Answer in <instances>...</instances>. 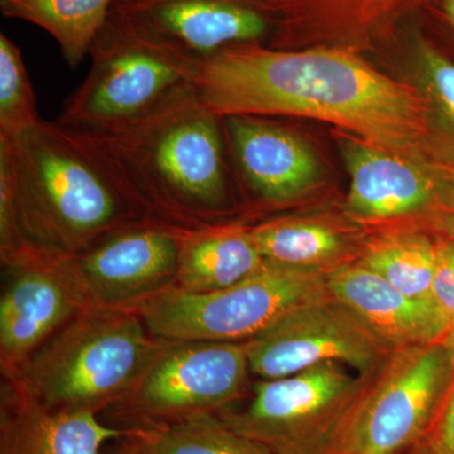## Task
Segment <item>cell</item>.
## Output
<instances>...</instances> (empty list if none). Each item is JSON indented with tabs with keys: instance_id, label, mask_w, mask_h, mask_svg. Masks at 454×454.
I'll list each match as a JSON object with an SVG mask.
<instances>
[{
	"instance_id": "obj_1",
	"label": "cell",
	"mask_w": 454,
	"mask_h": 454,
	"mask_svg": "<svg viewBox=\"0 0 454 454\" xmlns=\"http://www.w3.org/2000/svg\"><path fill=\"white\" fill-rule=\"evenodd\" d=\"M193 85L220 116L315 119L414 164L430 130L428 98L349 50L243 44L200 64Z\"/></svg>"
},
{
	"instance_id": "obj_2",
	"label": "cell",
	"mask_w": 454,
	"mask_h": 454,
	"mask_svg": "<svg viewBox=\"0 0 454 454\" xmlns=\"http://www.w3.org/2000/svg\"><path fill=\"white\" fill-rule=\"evenodd\" d=\"M62 128L145 219L192 231L219 226L234 206L223 118L193 82L118 127Z\"/></svg>"
},
{
	"instance_id": "obj_3",
	"label": "cell",
	"mask_w": 454,
	"mask_h": 454,
	"mask_svg": "<svg viewBox=\"0 0 454 454\" xmlns=\"http://www.w3.org/2000/svg\"><path fill=\"white\" fill-rule=\"evenodd\" d=\"M0 175L11 184L35 253L77 255L145 219L56 121L42 119L16 139H0Z\"/></svg>"
},
{
	"instance_id": "obj_4",
	"label": "cell",
	"mask_w": 454,
	"mask_h": 454,
	"mask_svg": "<svg viewBox=\"0 0 454 454\" xmlns=\"http://www.w3.org/2000/svg\"><path fill=\"white\" fill-rule=\"evenodd\" d=\"M160 342L136 309L86 307L27 361L14 380L50 411L98 414L127 395Z\"/></svg>"
},
{
	"instance_id": "obj_5",
	"label": "cell",
	"mask_w": 454,
	"mask_h": 454,
	"mask_svg": "<svg viewBox=\"0 0 454 454\" xmlns=\"http://www.w3.org/2000/svg\"><path fill=\"white\" fill-rule=\"evenodd\" d=\"M327 294L322 271L267 262L258 273L223 291L193 294L172 286L134 309L158 339L247 342Z\"/></svg>"
},
{
	"instance_id": "obj_6",
	"label": "cell",
	"mask_w": 454,
	"mask_h": 454,
	"mask_svg": "<svg viewBox=\"0 0 454 454\" xmlns=\"http://www.w3.org/2000/svg\"><path fill=\"white\" fill-rule=\"evenodd\" d=\"M372 378L340 364H321L260 381L247 405L217 414L274 454H328Z\"/></svg>"
},
{
	"instance_id": "obj_7",
	"label": "cell",
	"mask_w": 454,
	"mask_h": 454,
	"mask_svg": "<svg viewBox=\"0 0 454 454\" xmlns=\"http://www.w3.org/2000/svg\"><path fill=\"white\" fill-rule=\"evenodd\" d=\"M454 372L444 342L396 349L370 381L328 454H405L426 442Z\"/></svg>"
},
{
	"instance_id": "obj_8",
	"label": "cell",
	"mask_w": 454,
	"mask_h": 454,
	"mask_svg": "<svg viewBox=\"0 0 454 454\" xmlns=\"http://www.w3.org/2000/svg\"><path fill=\"white\" fill-rule=\"evenodd\" d=\"M88 76L57 122L80 130L118 127L195 82L199 65L107 20L90 50Z\"/></svg>"
},
{
	"instance_id": "obj_9",
	"label": "cell",
	"mask_w": 454,
	"mask_h": 454,
	"mask_svg": "<svg viewBox=\"0 0 454 454\" xmlns=\"http://www.w3.org/2000/svg\"><path fill=\"white\" fill-rule=\"evenodd\" d=\"M249 373L245 342L162 340L115 408L129 427L220 413L241 395Z\"/></svg>"
},
{
	"instance_id": "obj_10",
	"label": "cell",
	"mask_w": 454,
	"mask_h": 454,
	"mask_svg": "<svg viewBox=\"0 0 454 454\" xmlns=\"http://www.w3.org/2000/svg\"><path fill=\"white\" fill-rule=\"evenodd\" d=\"M245 346L250 372L262 380L327 363L340 364L372 378L394 352L330 292L293 310Z\"/></svg>"
},
{
	"instance_id": "obj_11",
	"label": "cell",
	"mask_w": 454,
	"mask_h": 454,
	"mask_svg": "<svg viewBox=\"0 0 454 454\" xmlns=\"http://www.w3.org/2000/svg\"><path fill=\"white\" fill-rule=\"evenodd\" d=\"M107 20L199 66L231 47H269L274 32L253 0H114Z\"/></svg>"
},
{
	"instance_id": "obj_12",
	"label": "cell",
	"mask_w": 454,
	"mask_h": 454,
	"mask_svg": "<svg viewBox=\"0 0 454 454\" xmlns=\"http://www.w3.org/2000/svg\"><path fill=\"white\" fill-rule=\"evenodd\" d=\"M187 231L145 219L70 255L86 307L134 309L175 286Z\"/></svg>"
},
{
	"instance_id": "obj_13",
	"label": "cell",
	"mask_w": 454,
	"mask_h": 454,
	"mask_svg": "<svg viewBox=\"0 0 454 454\" xmlns=\"http://www.w3.org/2000/svg\"><path fill=\"white\" fill-rule=\"evenodd\" d=\"M8 268L12 277L0 301V357L3 372L14 379L86 301L70 256L35 253Z\"/></svg>"
},
{
	"instance_id": "obj_14",
	"label": "cell",
	"mask_w": 454,
	"mask_h": 454,
	"mask_svg": "<svg viewBox=\"0 0 454 454\" xmlns=\"http://www.w3.org/2000/svg\"><path fill=\"white\" fill-rule=\"evenodd\" d=\"M221 118L232 172L260 203L283 205L315 186L318 162L300 134L269 116Z\"/></svg>"
},
{
	"instance_id": "obj_15",
	"label": "cell",
	"mask_w": 454,
	"mask_h": 454,
	"mask_svg": "<svg viewBox=\"0 0 454 454\" xmlns=\"http://www.w3.org/2000/svg\"><path fill=\"white\" fill-rule=\"evenodd\" d=\"M328 292L345 304L394 351L444 342L447 322L433 301L400 292L372 269L348 262L325 274Z\"/></svg>"
},
{
	"instance_id": "obj_16",
	"label": "cell",
	"mask_w": 454,
	"mask_h": 454,
	"mask_svg": "<svg viewBox=\"0 0 454 454\" xmlns=\"http://www.w3.org/2000/svg\"><path fill=\"white\" fill-rule=\"evenodd\" d=\"M351 187L348 208L366 220L414 214L434 197V184L418 164L381 151L364 140L340 138Z\"/></svg>"
},
{
	"instance_id": "obj_17",
	"label": "cell",
	"mask_w": 454,
	"mask_h": 454,
	"mask_svg": "<svg viewBox=\"0 0 454 454\" xmlns=\"http://www.w3.org/2000/svg\"><path fill=\"white\" fill-rule=\"evenodd\" d=\"M2 406L0 454H100L124 429L98 422L91 411L44 408L14 387Z\"/></svg>"
},
{
	"instance_id": "obj_18",
	"label": "cell",
	"mask_w": 454,
	"mask_h": 454,
	"mask_svg": "<svg viewBox=\"0 0 454 454\" xmlns=\"http://www.w3.org/2000/svg\"><path fill=\"white\" fill-rule=\"evenodd\" d=\"M267 264L247 229L211 226L184 235L175 286L202 294L230 288Z\"/></svg>"
},
{
	"instance_id": "obj_19",
	"label": "cell",
	"mask_w": 454,
	"mask_h": 454,
	"mask_svg": "<svg viewBox=\"0 0 454 454\" xmlns=\"http://www.w3.org/2000/svg\"><path fill=\"white\" fill-rule=\"evenodd\" d=\"M114 0H0L3 16L25 20L49 33L70 68L89 56L106 26Z\"/></svg>"
},
{
	"instance_id": "obj_20",
	"label": "cell",
	"mask_w": 454,
	"mask_h": 454,
	"mask_svg": "<svg viewBox=\"0 0 454 454\" xmlns=\"http://www.w3.org/2000/svg\"><path fill=\"white\" fill-rule=\"evenodd\" d=\"M247 231L262 258L270 264L325 274L348 264L343 262L348 241L339 230L324 223L277 219Z\"/></svg>"
},
{
	"instance_id": "obj_21",
	"label": "cell",
	"mask_w": 454,
	"mask_h": 454,
	"mask_svg": "<svg viewBox=\"0 0 454 454\" xmlns=\"http://www.w3.org/2000/svg\"><path fill=\"white\" fill-rule=\"evenodd\" d=\"M124 437L146 454H274L227 426L217 413L124 428Z\"/></svg>"
},
{
	"instance_id": "obj_22",
	"label": "cell",
	"mask_w": 454,
	"mask_h": 454,
	"mask_svg": "<svg viewBox=\"0 0 454 454\" xmlns=\"http://www.w3.org/2000/svg\"><path fill=\"white\" fill-rule=\"evenodd\" d=\"M358 262L409 297L432 301L430 292L437 265V244H433L427 236H395L379 240L370 245Z\"/></svg>"
},
{
	"instance_id": "obj_23",
	"label": "cell",
	"mask_w": 454,
	"mask_h": 454,
	"mask_svg": "<svg viewBox=\"0 0 454 454\" xmlns=\"http://www.w3.org/2000/svg\"><path fill=\"white\" fill-rule=\"evenodd\" d=\"M37 101L22 53L0 35V139L13 140L37 127Z\"/></svg>"
},
{
	"instance_id": "obj_24",
	"label": "cell",
	"mask_w": 454,
	"mask_h": 454,
	"mask_svg": "<svg viewBox=\"0 0 454 454\" xmlns=\"http://www.w3.org/2000/svg\"><path fill=\"white\" fill-rule=\"evenodd\" d=\"M430 293L450 334L454 333V245L450 241L437 244V265Z\"/></svg>"
},
{
	"instance_id": "obj_25",
	"label": "cell",
	"mask_w": 454,
	"mask_h": 454,
	"mask_svg": "<svg viewBox=\"0 0 454 454\" xmlns=\"http://www.w3.org/2000/svg\"><path fill=\"white\" fill-rule=\"evenodd\" d=\"M420 55L433 94L454 121V64L428 44L420 47Z\"/></svg>"
},
{
	"instance_id": "obj_26",
	"label": "cell",
	"mask_w": 454,
	"mask_h": 454,
	"mask_svg": "<svg viewBox=\"0 0 454 454\" xmlns=\"http://www.w3.org/2000/svg\"><path fill=\"white\" fill-rule=\"evenodd\" d=\"M424 443L433 454H454V372L446 396Z\"/></svg>"
},
{
	"instance_id": "obj_27",
	"label": "cell",
	"mask_w": 454,
	"mask_h": 454,
	"mask_svg": "<svg viewBox=\"0 0 454 454\" xmlns=\"http://www.w3.org/2000/svg\"><path fill=\"white\" fill-rule=\"evenodd\" d=\"M107 454H146L139 450L138 447L134 446L129 441L125 438H121V443L118 446L112 448Z\"/></svg>"
},
{
	"instance_id": "obj_28",
	"label": "cell",
	"mask_w": 454,
	"mask_h": 454,
	"mask_svg": "<svg viewBox=\"0 0 454 454\" xmlns=\"http://www.w3.org/2000/svg\"><path fill=\"white\" fill-rule=\"evenodd\" d=\"M405 454H433L432 450H429L426 443L420 444V446L415 447L414 450H409Z\"/></svg>"
},
{
	"instance_id": "obj_29",
	"label": "cell",
	"mask_w": 454,
	"mask_h": 454,
	"mask_svg": "<svg viewBox=\"0 0 454 454\" xmlns=\"http://www.w3.org/2000/svg\"><path fill=\"white\" fill-rule=\"evenodd\" d=\"M446 11L450 22L454 25V0H446Z\"/></svg>"
},
{
	"instance_id": "obj_30",
	"label": "cell",
	"mask_w": 454,
	"mask_h": 454,
	"mask_svg": "<svg viewBox=\"0 0 454 454\" xmlns=\"http://www.w3.org/2000/svg\"><path fill=\"white\" fill-rule=\"evenodd\" d=\"M448 232H450V243L454 245V214L448 219Z\"/></svg>"
},
{
	"instance_id": "obj_31",
	"label": "cell",
	"mask_w": 454,
	"mask_h": 454,
	"mask_svg": "<svg viewBox=\"0 0 454 454\" xmlns=\"http://www.w3.org/2000/svg\"><path fill=\"white\" fill-rule=\"evenodd\" d=\"M444 343H446L448 348L452 349L454 352V333H450V336L447 337V340H444Z\"/></svg>"
}]
</instances>
